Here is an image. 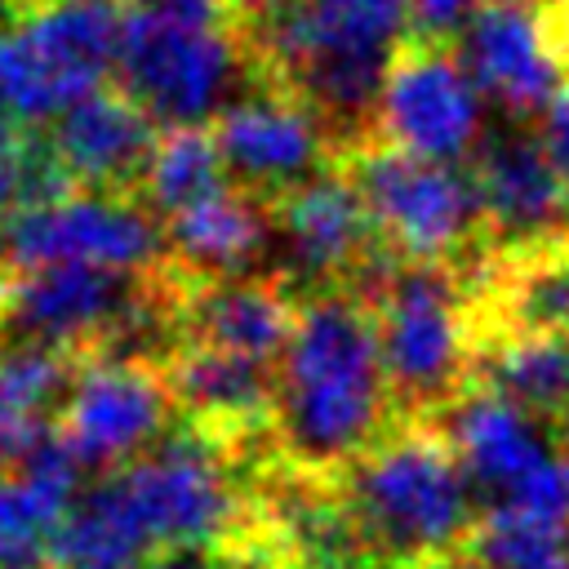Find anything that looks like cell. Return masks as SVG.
<instances>
[{
    "label": "cell",
    "instance_id": "3957f363",
    "mask_svg": "<svg viewBox=\"0 0 569 569\" xmlns=\"http://www.w3.org/2000/svg\"><path fill=\"white\" fill-rule=\"evenodd\" d=\"M262 22L298 98L333 120L373 116L400 40L413 31L409 0H284Z\"/></svg>",
    "mask_w": 569,
    "mask_h": 569
},
{
    "label": "cell",
    "instance_id": "30bf717a",
    "mask_svg": "<svg viewBox=\"0 0 569 569\" xmlns=\"http://www.w3.org/2000/svg\"><path fill=\"white\" fill-rule=\"evenodd\" d=\"M378 142L458 164L485 138V93L462 53L440 40H413L391 62L373 102Z\"/></svg>",
    "mask_w": 569,
    "mask_h": 569
},
{
    "label": "cell",
    "instance_id": "f1b7e54d",
    "mask_svg": "<svg viewBox=\"0 0 569 569\" xmlns=\"http://www.w3.org/2000/svg\"><path fill=\"white\" fill-rule=\"evenodd\" d=\"M538 142H542L547 160L560 169V178L569 182V84L542 107V116H538Z\"/></svg>",
    "mask_w": 569,
    "mask_h": 569
},
{
    "label": "cell",
    "instance_id": "d6a6232c",
    "mask_svg": "<svg viewBox=\"0 0 569 569\" xmlns=\"http://www.w3.org/2000/svg\"><path fill=\"white\" fill-rule=\"evenodd\" d=\"M418 569H493V565H485L476 551H445V556H436V560H427V565H418Z\"/></svg>",
    "mask_w": 569,
    "mask_h": 569
},
{
    "label": "cell",
    "instance_id": "9a60e30c",
    "mask_svg": "<svg viewBox=\"0 0 569 569\" xmlns=\"http://www.w3.org/2000/svg\"><path fill=\"white\" fill-rule=\"evenodd\" d=\"M129 316V276L98 267H22L0 289V325L13 342L71 347L120 329Z\"/></svg>",
    "mask_w": 569,
    "mask_h": 569
},
{
    "label": "cell",
    "instance_id": "d4e9b609",
    "mask_svg": "<svg viewBox=\"0 0 569 569\" xmlns=\"http://www.w3.org/2000/svg\"><path fill=\"white\" fill-rule=\"evenodd\" d=\"M231 182L227 160L218 151L213 129L204 124H173L160 133L147 169H142V191L151 200V209H160L164 218L222 191Z\"/></svg>",
    "mask_w": 569,
    "mask_h": 569
},
{
    "label": "cell",
    "instance_id": "f546056e",
    "mask_svg": "<svg viewBox=\"0 0 569 569\" xmlns=\"http://www.w3.org/2000/svg\"><path fill=\"white\" fill-rule=\"evenodd\" d=\"M133 4L156 9V13H169V18H182V22L227 27V18H231V4H236V0H133Z\"/></svg>",
    "mask_w": 569,
    "mask_h": 569
},
{
    "label": "cell",
    "instance_id": "8fae6325",
    "mask_svg": "<svg viewBox=\"0 0 569 569\" xmlns=\"http://www.w3.org/2000/svg\"><path fill=\"white\" fill-rule=\"evenodd\" d=\"M169 400L173 387L151 365L93 360L71 378L53 436L80 467H129L160 445Z\"/></svg>",
    "mask_w": 569,
    "mask_h": 569
},
{
    "label": "cell",
    "instance_id": "52a82bcc",
    "mask_svg": "<svg viewBox=\"0 0 569 569\" xmlns=\"http://www.w3.org/2000/svg\"><path fill=\"white\" fill-rule=\"evenodd\" d=\"M116 76L156 124H200L236 102L240 49L227 27L182 22L129 0Z\"/></svg>",
    "mask_w": 569,
    "mask_h": 569
},
{
    "label": "cell",
    "instance_id": "7a4b0ae2",
    "mask_svg": "<svg viewBox=\"0 0 569 569\" xmlns=\"http://www.w3.org/2000/svg\"><path fill=\"white\" fill-rule=\"evenodd\" d=\"M347 476L342 516L360 542L400 565L418 569L476 533V485L440 431H396L356 458Z\"/></svg>",
    "mask_w": 569,
    "mask_h": 569
},
{
    "label": "cell",
    "instance_id": "e0dca14e",
    "mask_svg": "<svg viewBox=\"0 0 569 569\" xmlns=\"http://www.w3.org/2000/svg\"><path fill=\"white\" fill-rule=\"evenodd\" d=\"M156 142L160 129L142 102H133L124 89H98L49 124L44 156L58 178L107 191L142 178Z\"/></svg>",
    "mask_w": 569,
    "mask_h": 569
},
{
    "label": "cell",
    "instance_id": "277c9868",
    "mask_svg": "<svg viewBox=\"0 0 569 569\" xmlns=\"http://www.w3.org/2000/svg\"><path fill=\"white\" fill-rule=\"evenodd\" d=\"M129 0H36L0 27V98L27 124H53L120 62Z\"/></svg>",
    "mask_w": 569,
    "mask_h": 569
},
{
    "label": "cell",
    "instance_id": "44dd1931",
    "mask_svg": "<svg viewBox=\"0 0 569 569\" xmlns=\"http://www.w3.org/2000/svg\"><path fill=\"white\" fill-rule=\"evenodd\" d=\"M164 236H169L173 253L187 267L231 280L240 267H249L267 249L271 222H267V213L258 209L253 196H244V191H236L227 182L222 191L169 213V231Z\"/></svg>",
    "mask_w": 569,
    "mask_h": 569
},
{
    "label": "cell",
    "instance_id": "9c48e42d",
    "mask_svg": "<svg viewBox=\"0 0 569 569\" xmlns=\"http://www.w3.org/2000/svg\"><path fill=\"white\" fill-rule=\"evenodd\" d=\"M151 556L213 547L240 516V489L218 449L200 436H169L111 476Z\"/></svg>",
    "mask_w": 569,
    "mask_h": 569
},
{
    "label": "cell",
    "instance_id": "8992f818",
    "mask_svg": "<svg viewBox=\"0 0 569 569\" xmlns=\"http://www.w3.org/2000/svg\"><path fill=\"white\" fill-rule=\"evenodd\" d=\"M347 178L365 196L373 231L405 262H445L471 240L476 227H485L476 173H462L449 160L373 142L356 151Z\"/></svg>",
    "mask_w": 569,
    "mask_h": 569
},
{
    "label": "cell",
    "instance_id": "8d00e7d4",
    "mask_svg": "<svg viewBox=\"0 0 569 569\" xmlns=\"http://www.w3.org/2000/svg\"><path fill=\"white\" fill-rule=\"evenodd\" d=\"M507 4H516V0H507Z\"/></svg>",
    "mask_w": 569,
    "mask_h": 569
},
{
    "label": "cell",
    "instance_id": "4fadbf2b",
    "mask_svg": "<svg viewBox=\"0 0 569 569\" xmlns=\"http://www.w3.org/2000/svg\"><path fill=\"white\" fill-rule=\"evenodd\" d=\"M458 53L480 93L511 116H542L569 80L547 0H489L458 36Z\"/></svg>",
    "mask_w": 569,
    "mask_h": 569
},
{
    "label": "cell",
    "instance_id": "cb8c5ba5",
    "mask_svg": "<svg viewBox=\"0 0 569 569\" xmlns=\"http://www.w3.org/2000/svg\"><path fill=\"white\" fill-rule=\"evenodd\" d=\"M476 365L489 391L556 422L569 396V333H502Z\"/></svg>",
    "mask_w": 569,
    "mask_h": 569
},
{
    "label": "cell",
    "instance_id": "5bb4252c",
    "mask_svg": "<svg viewBox=\"0 0 569 569\" xmlns=\"http://www.w3.org/2000/svg\"><path fill=\"white\" fill-rule=\"evenodd\" d=\"M445 436L462 458L476 498H485V507H502L516 493H525L529 480L565 449L547 418L529 413L525 405L489 387L453 400Z\"/></svg>",
    "mask_w": 569,
    "mask_h": 569
},
{
    "label": "cell",
    "instance_id": "4316f807",
    "mask_svg": "<svg viewBox=\"0 0 569 569\" xmlns=\"http://www.w3.org/2000/svg\"><path fill=\"white\" fill-rule=\"evenodd\" d=\"M31 182H36V156L22 147L18 116H13V111L4 107V98H0V213L27 204Z\"/></svg>",
    "mask_w": 569,
    "mask_h": 569
},
{
    "label": "cell",
    "instance_id": "d590c367",
    "mask_svg": "<svg viewBox=\"0 0 569 569\" xmlns=\"http://www.w3.org/2000/svg\"><path fill=\"white\" fill-rule=\"evenodd\" d=\"M298 569H325V565H298Z\"/></svg>",
    "mask_w": 569,
    "mask_h": 569
},
{
    "label": "cell",
    "instance_id": "1f68e13d",
    "mask_svg": "<svg viewBox=\"0 0 569 569\" xmlns=\"http://www.w3.org/2000/svg\"><path fill=\"white\" fill-rule=\"evenodd\" d=\"M547 18H551V36L560 44V58L569 67V0H547Z\"/></svg>",
    "mask_w": 569,
    "mask_h": 569
},
{
    "label": "cell",
    "instance_id": "2e32d148",
    "mask_svg": "<svg viewBox=\"0 0 569 569\" xmlns=\"http://www.w3.org/2000/svg\"><path fill=\"white\" fill-rule=\"evenodd\" d=\"M227 173L253 191H293L316 178L325 133L316 107L289 93H249L218 111L213 124Z\"/></svg>",
    "mask_w": 569,
    "mask_h": 569
},
{
    "label": "cell",
    "instance_id": "836d02e7",
    "mask_svg": "<svg viewBox=\"0 0 569 569\" xmlns=\"http://www.w3.org/2000/svg\"><path fill=\"white\" fill-rule=\"evenodd\" d=\"M551 427H556V436H560V445L569 449V396H565V405H560V413H556V422H551Z\"/></svg>",
    "mask_w": 569,
    "mask_h": 569
},
{
    "label": "cell",
    "instance_id": "4dcf8cb0",
    "mask_svg": "<svg viewBox=\"0 0 569 569\" xmlns=\"http://www.w3.org/2000/svg\"><path fill=\"white\" fill-rule=\"evenodd\" d=\"M142 569H236V565L213 547H169V551L151 556Z\"/></svg>",
    "mask_w": 569,
    "mask_h": 569
},
{
    "label": "cell",
    "instance_id": "7402d4cb",
    "mask_svg": "<svg viewBox=\"0 0 569 569\" xmlns=\"http://www.w3.org/2000/svg\"><path fill=\"white\" fill-rule=\"evenodd\" d=\"M169 387L196 418L213 427H231V431L262 422L267 409L276 405V378L267 373V360L218 351L204 342H196L173 365Z\"/></svg>",
    "mask_w": 569,
    "mask_h": 569
},
{
    "label": "cell",
    "instance_id": "e575fe53",
    "mask_svg": "<svg viewBox=\"0 0 569 569\" xmlns=\"http://www.w3.org/2000/svg\"><path fill=\"white\" fill-rule=\"evenodd\" d=\"M36 0H0V22H13L22 9H31Z\"/></svg>",
    "mask_w": 569,
    "mask_h": 569
},
{
    "label": "cell",
    "instance_id": "83f0119b",
    "mask_svg": "<svg viewBox=\"0 0 569 569\" xmlns=\"http://www.w3.org/2000/svg\"><path fill=\"white\" fill-rule=\"evenodd\" d=\"M480 0H409V22H413V40H453L471 27V18L480 13Z\"/></svg>",
    "mask_w": 569,
    "mask_h": 569
},
{
    "label": "cell",
    "instance_id": "484cf974",
    "mask_svg": "<svg viewBox=\"0 0 569 569\" xmlns=\"http://www.w3.org/2000/svg\"><path fill=\"white\" fill-rule=\"evenodd\" d=\"M471 551L493 569H569V525L520 507H485Z\"/></svg>",
    "mask_w": 569,
    "mask_h": 569
},
{
    "label": "cell",
    "instance_id": "6da1fadb",
    "mask_svg": "<svg viewBox=\"0 0 569 569\" xmlns=\"http://www.w3.org/2000/svg\"><path fill=\"white\" fill-rule=\"evenodd\" d=\"M391 396L373 311L347 293H316L280 356V445L311 471L347 467L378 445Z\"/></svg>",
    "mask_w": 569,
    "mask_h": 569
},
{
    "label": "cell",
    "instance_id": "5b68a950",
    "mask_svg": "<svg viewBox=\"0 0 569 569\" xmlns=\"http://www.w3.org/2000/svg\"><path fill=\"white\" fill-rule=\"evenodd\" d=\"M378 347L405 405H436L471 369V320L445 262H400L378 280Z\"/></svg>",
    "mask_w": 569,
    "mask_h": 569
},
{
    "label": "cell",
    "instance_id": "d6986e66",
    "mask_svg": "<svg viewBox=\"0 0 569 569\" xmlns=\"http://www.w3.org/2000/svg\"><path fill=\"white\" fill-rule=\"evenodd\" d=\"M276 227H280L284 262L298 280H333L351 271L373 240V218L365 209V196L342 173H316L293 191H284Z\"/></svg>",
    "mask_w": 569,
    "mask_h": 569
},
{
    "label": "cell",
    "instance_id": "7c38bea8",
    "mask_svg": "<svg viewBox=\"0 0 569 569\" xmlns=\"http://www.w3.org/2000/svg\"><path fill=\"white\" fill-rule=\"evenodd\" d=\"M471 173L485 231L502 258L569 244V182L547 160L538 133L507 129L485 138Z\"/></svg>",
    "mask_w": 569,
    "mask_h": 569
},
{
    "label": "cell",
    "instance_id": "ba28073f",
    "mask_svg": "<svg viewBox=\"0 0 569 569\" xmlns=\"http://www.w3.org/2000/svg\"><path fill=\"white\" fill-rule=\"evenodd\" d=\"M164 236L156 218L107 191H49L18 204L0 231L4 262L22 267H98L138 276L156 262Z\"/></svg>",
    "mask_w": 569,
    "mask_h": 569
},
{
    "label": "cell",
    "instance_id": "603a6c76",
    "mask_svg": "<svg viewBox=\"0 0 569 569\" xmlns=\"http://www.w3.org/2000/svg\"><path fill=\"white\" fill-rule=\"evenodd\" d=\"M67 360L40 342H13L0 351V467L27 462L49 436V409L67 396Z\"/></svg>",
    "mask_w": 569,
    "mask_h": 569
},
{
    "label": "cell",
    "instance_id": "ac0fdd59",
    "mask_svg": "<svg viewBox=\"0 0 569 569\" xmlns=\"http://www.w3.org/2000/svg\"><path fill=\"white\" fill-rule=\"evenodd\" d=\"M80 462L49 436L27 462L0 471V569H58L76 507Z\"/></svg>",
    "mask_w": 569,
    "mask_h": 569
},
{
    "label": "cell",
    "instance_id": "ffe728a7",
    "mask_svg": "<svg viewBox=\"0 0 569 569\" xmlns=\"http://www.w3.org/2000/svg\"><path fill=\"white\" fill-rule=\"evenodd\" d=\"M298 311L276 284L262 280H218L191 302V329L204 347L253 356V360H280L293 338Z\"/></svg>",
    "mask_w": 569,
    "mask_h": 569
}]
</instances>
